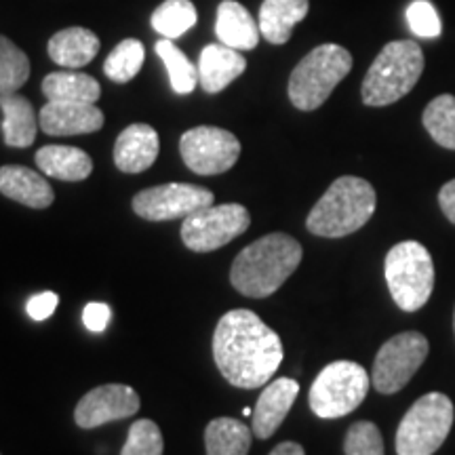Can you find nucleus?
<instances>
[{
    "label": "nucleus",
    "instance_id": "4be33fe9",
    "mask_svg": "<svg viewBox=\"0 0 455 455\" xmlns=\"http://www.w3.org/2000/svg\"><path fill=\"white\" fill-rule=\"evenodd\" d=\"M3 110L4 144L11 148H28L34 144L38 131V118L30 101L20 93L0 95Z\"/></svg>",
    "mask_w": 455,
    "mask_h": 455
},
{
    "label": "nucleus",
    "instance_id": "e433bc0d",
    "mask_svg": "<svg viewBox=\"0 0 455 455\" xmlns=\"http://www.w3.org/2000/svg\"><path fill=\"white\" fill-rule=\"evenodd\" d=\"M270 455H306V451H304V447L298 445V443L284 441V443H281V445H276L275 449H272Z\"/></svg>",
    "mask_w": 455,
    "mask_h": 455
},
{
    "label": "nucleus",
    "instance_id": "39448f33",
    "mask_svg": "<svg viewBox=\"0 0 455 455\" xmlns=\"http://www.w3.org/2000/svg\"><path fill=\"white\" fill-rule=\"evenodd\" d=\"M352 70V55L339 44L312 49L289 76V100L301 112L321 108Z\"/></svg>",
    "mask_w": 455,
    "mask_h": 455
},
{
    "label": "nucleus",
    "instance_id": "412c9836",
    "mask_svg": "<svg viewBox=\"0 0 455 455\" xmlns=\"http://www.w3.org/2000/svg\"><path fill=\"white\" fill-rule=\"evenodd\" d=\"M49 57L61 68H83L100 53V38L87 28H66L55 32L47 44Z\"/></svg>",
    "mask_w": 455,
    "mask_h": 455
},
{
    "label": "nucleus",
    "instance_id": "c85d7f7f",
    "mask_svg": "<svg viewBox=\"0 0 455 455\" xmlns=\"http://www.w3.org/2000/svg\"><path fill=\"white\" fill-rule=\"evenodd\" d=\"M144 57L146 49L138 38H124L108 55L104 64L106 76L118 84L129 83L131 78L138 76L141 66H144Z\"/></svg>",
    "mask_w": 455,
    "mask_h": 455
},
{
    "label": "nucleus",
    "instance_id": "7c9ffc66",
    "mask_svg": "<svg viewBox=\"0 0 455 455\" xmlns=\"http://www.w3.org/2000/svg\"><path fill=\"white\" fill-rule=\"evenodd\" d=\"M163 435L152 419H138L131 424L121 455H163Z\"/></svg>",
    "mask_w": 455,
    "mask_h": 455
},
{
    "label": "nucleus",
    "instance_id": "ddd939ff",
    "mask_svg": "<svg viewBox=\"0 0 455 455\" xmlns=\"http://www.w3.org/2000/svg\"><path fill=\"white\" fill-rule=\"evenodd\" d=\"M140 411V396L131 386L123 384H106L100 388L89 390L76 409H74V419L84 430L98 428L108 422H118V419L133 418Z\"/></svg>",
    "mask_w": 455,
    "mask_h": 455
},
{
    "label": "nucleus",
    "instance_id": "2f4dec72",
    "mask_svg": "<svg viewBox=\"0 0 455 455\" xmlns=\"http://www.w3.org/2000/svg\"><path fill=\"white\" fill-rule=\"evenodd\" d=\"M346 455H384L382 432L373 422L352 424L344 439Z\"/></svg>",
    "mask_w": 455,
    "mask_h": 455
},
{
    "label": "nucleus",
    "instance_id": "f257e3e1",
    "mask_svg": "<svg viewBox=\"0 0 455 455\" xmlns=\"http://www.w3.org/2000/svg\"><path fill=\"white\" fill-rule=\"evenodd\" d=\"M213 358L232 386L261 388L281 367L283 341L255 312L230 310L215 327Z\"/></svg>",
    "mask_w": 455,
    "mask_h": 455
},
{
    "label": "nucleus",
    "instance_id": "f8f14e48",
    "mask_svg": "<svg viewBox=\"0 0 455 455\" xmlns=\"http://www.w3.org/2000/svg\"><path fill=\"white\" fill-rule=\"evenodd\" d=\"M212 190L195 184H163L133 196V212L148 221L186 220L198 209L213 204Z\"/></svg>",
    "mask_w": 455,
    "mask_h": 455
},
{
    "label": "nucleus",
    "instance_id": "dca6fc26",
    "mask_svg": "<svg viewBox=\"0 0 455 455\" xmlns=\"http://www.w3.org/2000/svg\"><path fill=\"white\" fill-rule=\"evenodd\" d=\"M158 148V133L150 124H129L114 144V163L123 173H141L155 164Z\"/></svg>",
    "mask_w": 455,
    "mask_h": 455
},
{
    "label": "nucleus",
    "instance_id": "f3484780",
    "mask_svg": "<svg viewBox=\"0 0 455 455\" xmlns=\"http://www.w3.org/2000/svg\"><path fill=\"white\" fill-rule=\"evenodd\" d=\"M0 195L30 209H47L55 201V192L49 181L21 164L0 167Z\"/></svg>",
    "mask_w": 455,
    "mask_h": 455
},
{
    "label": "nucleus",
    "instance_id": "423d86ee",
    "mask_svg": "<svg viewBox=\"0 0 455 455\" xmlns=\"http://www.w3.org/2000/svg\"><path fill=\"white\" fill-rule=\"evenodd\" d=\"M384 275L395 304L405 312L424 308L435 289V264L418 241L395 244L386 255Z\"/></svg>",
    "mask_w": 455,
    "mask_h": 455
},
{
    "label": "nucleus",
    "instance_id": "393cba45",
    "mask_svg": "<svg viewBox=\"0 0 455 455\" xmlns=\"http://www.w3.org/2000/svg\"><path fill=\"white\" fill-rule=\"evenodd\" d=\"M253 430L232 418L212 419L204 428L207 455H247L251 449Z\"/></svg>",
    "mask_w": 455,
    "mask_h": 455
},
{
    "label": "nucleus",
    "instance_id": "f704fd0d",
    "mask_svg": "<svg viewBox=\"0 0 455 455\" xmlns=\"http://www.w3.org/2000/svg\"><path fill=\"white\" fill-rule=\"evenodd\" d=\"M112 318V310L108 304H87L83 310V323L89 331L101 333Z\"/></svg>",
    "mask_w": 455,
    "mask_h": 455
},
{
    "label": "nucleus",
    "instance_id": "9d476101",
    "mask_svg": "<svg viewBox=\"0 0 455 455\" xmlns=\"http://www.w3.org/2000/svg\"><path fill=\"white\" fill-rule=\"evenodd\" d=\"M428 339L418 331H405L390 338L375 356L371 384L382 395L403 390L428 356Z\"/></svg>",
    "mask_w": 455,
    "mask_h": 455
},
{
    "label": "nucleus",
    "instance_id": "a878e982",
    "mask_svg": "<svg viewBox=\"0 0 455 455\" xmlns=\"http://www.w3.org/2000/svg\"><path fill=\"white\" fill-rule=\"evenodd\" d=\"M198 13L190 0H164L155 13H152V28L161 34L163 38L175 41L184 36L188 30L196 26Z\"/></svg>",
    "mask_w": 455,
    "mask_h": 455
},
{
    "label": "nucleus",
    "instance_id": "f03ea898",
    "mask_svg": "<svg viewBox=\"0 0 455 455\" xmlns=\"http://www.w3.org/2000/svg\"><path fill=\"white\" fill-rule=\"evenodd\" d=\"M304 249L293 236L275 232L261 236L236 255L230 270V283L247 298H268L283 287L298 270Z\"/></svg>",
    "mask_w": 455,
    "mask_h": 455
},
{
    "label": "nucleus",
    "instance_id": "473e14b6",
    "mask_svg": "<svg viewBox=\"0 0 455 455\" xmlns=\"http://www.w3.org/2000/svg\"><path fill=\"white\" fill-rule=\"evenodd\" d=\"M407 24L415 36L436 38L441 36V17L428 0H413L407 7Z\"/></svg>",
    "mask_w": 455,
    "mask_h": 455
},
{
    "label": "nucleus",
    "instance_id": "72a5a7b5",
    "mask_svg": "<svg viewBox=\"0 0 455 455\" xmlns=\"http://www.w3.org/2000/svg\"><path fill=\"white\" fill-rule=\"evenodd\" d=\"M57 304H60V298H57V293H53V291H43V293L32 295L26 304L28 316H30L32 321H38V323L47 321V318L55 312Z\"/></svg>",
    "mask_w": 455,
    "mask_h": 455
},
{
    "label": "nucleus",
    "instance_id": "4c0bfd02",
    "mask_svg": "<svg viewBox=\"0 0 455 455\" xmlns=\"http://www.w3.org/2000/svg\"><path fill=\"white\" fill-rule=\"evenodd\" d=\"M453 331H455V312H453Z\"/></svg>",
    "mask_w": 455,
    "mask_h": 455
},
{
    "label": "nucleus",
    "instance_id": "5701e85b",
    "mask_svg": "<svg viewBox=\"0 0 455 455\" xmlns=\"http://www.w3.org/2000/svg\"><path fill=\"white\" fill-rule=\"evenodd\" d=\"M36 164L49 178L61 181H83L93 171L87 152L72 146H44L36 152Z\"/></svg>",
    "mask_w": 455,
    "mask_h": 455
},
{
    "label": "nucleus",
    "instance_id": "c756f323",
    "mask_svg": "<svg viewBox=\"0 0 455 455\" xmlns=\"http://www.w3.org/2000/svg\"><path fill=\"white\" fill-rule=\"evenodd\" d=\"M30 78V60L7 36H0V95L17 93Z\"/></svg>",
    "mask_w": 455,
    "mask_h": 455
},
{
    "label": "nucleus",
    "instance_id": "cd10ccee",
    "mask_svg": "<svg viewBox=\"0 0 455 455\" xmlns=\"http://www.w3.org/2000/svg\"><path fill=\"white\" fill-rule=\"evenodd\" d=\"M422 123L430 138L441 148L455 150V98L453 95H439L426 106Z\"/></svg>",
    "mask_w": 455,
    "mask_h": 455
},
{
    "label": "nucleus",
    "instance_id": "7ed1b4c3",
    "mask_svg": "<svg viewBox=\"0 0 455 455\" xmlns=\"http://www.w3.org/2000/svg\"><path fill=\"white\" fill-rule=\"evenodd\" d=\"M373 186L367 180L344 175L327 188L306 220V228L315 236L341 238L361 230L375 213Z\"/></svg>",
    "mask_w": 455,
    "mask_h": 455
},
{
    "label": "nucleus",
    "instance_id": "0eeeda50",
    "mask_svg": "<svg viewBox=\"0 0 455 455\" xmlns=\"http://www.w3.org/2000/svg\"><path fill=\"white\" fill-rule=\"evenodd\" d=\"M455 419L451 398L428 392L413 403L396 430L398 455H435L449 436Z\"/></svg>",
    "mask_w": 455,
    "mask_h": 455
},
{
    "label": "nucleus",
    "instance_id": "6e6552de",
    "mask_svg": "<svg viewBox=\"0 0 455 455\" xmlns=\"http://www.w3.org/2000/svg\"><path fill=\"white\" fill-rule=\"evenodd\" d=\"M371 378L358 363L335 361L316 375L310 388V409L323 419L344 418L365 401Z\"/></svg>",
    "mask_w": 455,
    "mask_h": 455
},
{
    "label": "nucleus",
    "instance_id": "aec40b11",
    "mask_svg": "<svg viewBox=\"0 0 455 455\" xmlns=\"http://www.w3.org/2000/svg\"><path fill=\"white\" fill-rule=\"evenodd\" d=\"M310 0H264L259 7V32L270 44H284L293 28L308 15Z\"/></svg>",
    "mask_w": 455,
    "mask_h": 455
},
{
    "label": "nucleus",
    "instance_id": "9b49d317",
    "mask_svg": "<svg viewBox=\"0 0 455 455\" xmlns=\"http://www.w3.org/2000/svg\"><path fill=\"white\" fill-rule=\"evenodd\" d=\"M180 152L186 167L196 175H220L236 164L241 141L230 131L204 124L181 135Z\"/></svg>",
    "mask_w": 455,
    "mask_h": 455
},
{
    "label": "nucleus",
    "instance_id": "b1692460",
    "mask_svg": "<svg viewBox=\"0 0 455 455\" xmlns=\"http://www.w3.org/2000/svg\"><path fill=\"white\" fill-rule=\"evenodd\" d=\"M43 93L49 101L64 104H95L101 95L100 83L83 72H51L43 81Z\"/></svg>",
    "mask_w": 455,
    "mask_h": 455
},
{
    "label": "nucleus",
    "instance_id": "1a4fd4ad",
    "mask_svg": "<svg viewBox=\"0 0 455 455\" xmlns=\"http://www.w3.org/2000/svg\"><path fill=\"white\" fill-rule=\"evenodd\" d=\"M249 224H251V215L243 204H209L184 220L181 241L190 251L209 253L247 232Z\"/></svg>",
    "mask_w": 455,
    "mask_h": 455
},
{
    "label": "nucleus",
    "instance_id": "6ab92c4d",
    "mask_svg": "<svg viewBox=\"0 0 455 455\" xmlns=\"http://www.w3.org/2000/svg\"><path fill=\"white\" fill-rule=\"evenodd\" d=\"M215 34L220 43L236 51H251L259 43V24L236 0H224L218 7Z\"/></svg>",
    "mask_w": 455,
    "mask_h": 455
},
{
    "label": "nucleus",
    "instance_id": "4468645a",
    "mask_svg": "<svg viewBox=\"0 0 455 455\" xmlns=\"http://www.w3.org/2000/svg\"><path fill=\"white\" fill-rule=\"evenodd\" d=\"M38 127L47 135H84L104 127V112L95 104L47 101L38 114Z\"/></svg>",
    "mask_w": 455,
    "mask_h": 455
},
{
    "label": "nucleus",
    "instance_id": "2eb2a0df",
    "mask_svg": "<svg viewBox=\"0 0 455 455\" xmlns=\"http://www.w3.org/2000/svg\"><path fill=\"white\" fill-rule=\"evenodd\" d=\"M299 395V384L291 378H278L268 384L258 398L253 409L251 430L258 439H270L281 428L289 411H291L295 398Z\"/></svg>",
    "mask_w": 455,
    "mask_h": 455
},
{
    "label": "nucleus",
    "instance_id": "bb28decb",
    "mask_svg": "<svg viewBox=\"0 0 455 455\" xmlns=\"http://www.w3.org/2000/svg\"><path fill=\"white\" fill-rule=\"evenodd\" d=\"M155 49L158 57L163 60L164 68H167L171 89H173L178 95L192 93L198 83V68L192 64L184 51L175 47L173 41H169V38H161Z\"/></svg>",
    "mask_w": 455,
    "mask_h": 455
},
{
    "label": "nucleus",
    "instance_id": "20e7f679",
    "mask_svg": "<svg viewBox=\"0 0 455 455\" xmlns=\"http://www.w3.org/2000/svg\"><path fill=\"white\" fill-rule=\"evenodd\" d=\"M424 72V51L415 41H392L379 51L365 74L361 95L365 106L384 108L403 100Z\"/></svg>",
    "mask_w": 455,
    "mask_h": 455
},
{
    "label": "nucleus",
    "instance_id": "a211bd4d",
    "mask_svg": "<svg viewBox=\"0 0 455 455\" xmlns=\"http://www.w3.org/2000/svg\"><path fill=\"white\" fill-rule=\"evenodd\" d=\"M247 70V60L226 44H207L198 60V84L207 93H220Z\"/></svg>",
    "mask_w": 455,
    "mask_h": 455
},
{
    "label": "nucleus",
    "instance_id": "c9c22d12",
    "mask_svg": "<svg viewBox=\"0 0 455 455\" xmlns=\"http://www.w3.org/2000/svg\"><path fill=\"white\" fill-rule=\"evenodd\" d=\"M439 204L445 213V218L455 224V180L447 181L439 192Z\"/></svg>",
    "mask_w": 455,
    "mask_h": 455
}]
</instances>
